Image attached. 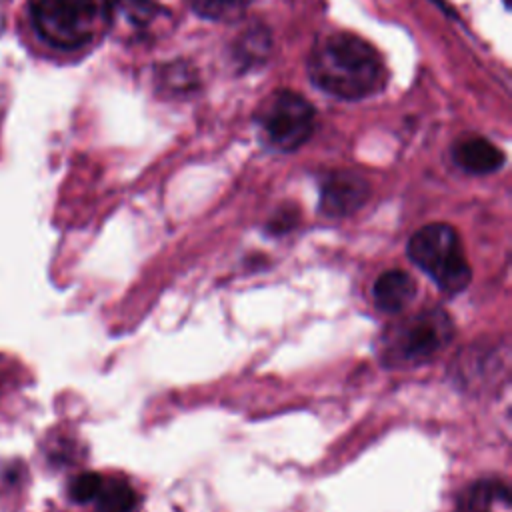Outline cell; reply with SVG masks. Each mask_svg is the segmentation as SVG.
I'll return each mask as SVG.
<instances>
[{"label":"cell","mask_w":512,"mask_h":512,"mask_svg":"<svg viewBox=\"0 0 512 512\" xmlns=\"http://www.w3.org/2000/svg\"><path fill=\"white\" fill-rule=\"evenodd\" d=\"M312 82L344 100H358L382 90L384 62L374 46L356 34L336 32L316 44L308 58Z\"/></svg>","instance_id":"6da1fadb"},{"label":"cell","mask_w":512,"mask_h":512,"mask_svg":"<svg viewBox=\"0 0 512 512\" xmlns=\"http://www.w3.org/2000/svg\"><path fill=\"white\" fill-rule=\"evenodd\" d=\"M408 256L448 294L462 292L470 282L472 272L460 236L450 224L434 222L416 230L408 242Z\"/></svg>","instance_id":"7a4b0ae2"},{"label":"cell","mask_w":512,"mask_h":512,"mask_svg":"<svg viewBox=\"0 0 512 512\" xmlns=\"http://www.w3.org/2000/svg\"><path fill=\"white\" fill-rule=\"evenodd\" d=\"M454 336V326L444 310H424L390 326L382 338L386 366H416L436 356Z\"/></svg>","instance_id":"3957f363"},{"label":"cell","mask_w":512,"mask_h":512,"mask_svg":"<svg viewBox=\"0 0 512 512\" xmlns=\"http://www.w3.org/2000/svg\"><path fill=\"white\" fill-rule=\"evenodd\" d=\"M30 20L46 44L74 50L92 40L100 6L96 0H30Z\"/></svg>","instance_id":"277c9868"},{"label":"cell","mask_w":512,"mask_h":512,"mask_svg":"<svg viewBox=\"0 0 512 512\" xmlns=\"http://www.w3.org/2000/svg\"><path fill=\"white\" fill-rule=\"evenodd\" d=\"M258 126L264 140L282 152L300 148L316 128L314 106L300 94L280 90L270 94L258 112Z\"/></svg>","instance_id":"5b68a950"},{"label":"cell","mask_w":512,"mask_h":512,"mask_svg":"<svg viewBox=\"0 0 512 512\" xmlns=\"http://www.w3.org/2000/svg\"><path fill=\"white\" fill-rule=\"evenodd\" d=\"M370 188L364 178L352 172L328 176L320 190V212L328 218L350 216L368 200Z\"/></svg>","instance_id":"8992f818"},{"label":"cell","mask_w":512,"mask_h":512,"mask_svg":"<svg viewBox=\"0 0 512 512\" xmlns=\"http://www.w3.org/2000/svg\"><path fill=\"white\" fill-rule=\"evenodd\" d=\"M416 282L404 270H388L378 276L372 288L374 304L380 312L398 314L402 312L416 296Z\"/></svg>","instance_id":"52a82bcc"},{"label":"cell","mask_w":512,"mask_h":512,"mask_svg":"<svg viewBox=\"0 0 512 512\" xmlns=\"http://www.w3.org/2000/svg\"><path fill=\"white\" fill-rule=\"evenodd\" d=\"M452 158L462 170L470 174H490L504 164L502 150L480 136L458 140L452 148Z\"/></svg>","instance_id":"ba28073f"},{"label":"cell","mask_w":512,"mask_h":512,"mask_svg":"<svg viewBox=\"0 0 512 512\" xmlns=\"http://www.w3.org/2000/svg\"><path fill=\"white\" fill-rule=\"evenodd\" d=\"M496 504H510L508 488L498 480H480L462 492L458 512H492Z\"/></svg>","instance_id":"9c48e42d"},{"label":"cell","mask_w":512,"mask_h":512,"mask_svg":"<svg viewBox=\"0 0 512 512\" xmlns=\"http://www.w3.org/2000/svg\"><path fill=\"white\" fill-rule=\"evenodd\" d=\"M94 500L98 512H134L138 496L134 488L124 480H102Z\"/></svg>","instance_id":"30bf717a"},{"label":"cell","mask_w":512,"mask_h":512,"mask_svg":"<svg viewBox=\"0 0 512 512\" xmlns=\"http://www.w3.org/2000/svg\"><path fill=\"white\" fill-rule=\"evenodd\" d=\"M250 0H192V8L212 20H230L236 18Z\"/></svg>","instance_id":"8fae6325"},{"label":"cell","mask_w":512,"mask_h":512,"mask_svg":"<svg viewBox=\"0 0 512 512\" xmlns=\"http://www.w3.org/2000/svg\"><path fill=\"white\" fill-rule=\"evenodd\" d=\"M106 8L114 16H122L130 24H144L150 16L152 0H106Z\"/></svg>","instance_id":"7c38bea8"},{"label":"cell","mask_w":512,"mask_h":512,"mask_svg":"<svg viewBox=\"0 0 512 512\" xmlns=\"http://www.w3.org/2000/svg\"><path fill=\"white\" fill-rule=\"evenodd\" d=\"M100 486H102V476H98L96 472H82L70 482L68 492L74 502L84 504V502H92L96 498Z\"/></svg>","instance_id":"4fadbf2b"},{"label":"cell","mask_w":512,"mask_h":512,"mask_svg":"<svg viewBox=\"0 0 512 512\" xmlns=\"http://www.w3.org/2000/svg\"><path fill=\"white\" fill-rule=\"evenodd\" d=\"M296 222H298V214H296L294 210L286 208V210L278 212V214L270 220L268 230H270L272 234H284V232H288Z\"/></svg>","instance_id":"5bb4252c"}]
</instances>
